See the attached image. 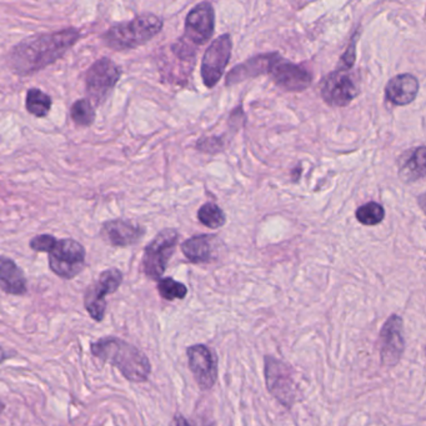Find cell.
<instances>
[{"label":"cell","mask_w":426,"mask_h":426,"mask_svg":"<svg viewBox=\"0 0 426 426\" xmlns=\"http://www.w3.org/2000/svg\"><path fill=\"white\" fill-rule=\"evenodd\" d=\"M77 29H66L51 34H40L18 44L11 50V66L20 75L33 74L53 64L77 43Z\"/></svg>","instance_id":"cell-1"},{"label":"cell","mask_w":426,"mask_h":426,"mask_svg":"<svg viewBox=\"0 0 426 426\" xmlns=\"http://www.w3.org/2000/svg\"><path fill=\"white\" fill-rule=\"evenodd\" d=\"M95 358L119 369L121 375L131 383H145L152 372V364L137 346L126 340L107 336L90 344Z\"/></svg>","instance_id":"cell-2"},{"label":"cell","mask_w":426,"mask_h":426,"mask_svg":"<svg viewBox=\"0 0 426 426\" xmlns=\"http://www.w3.org/2000/svg\"><path fill=\"white\" fill-rule=\"evenodd\" d=\"M163 29L160 18L153 14L140 16L130 22L121 23L103 35L104 43L114 50L134 49L157 37Z\"/></svg>","instance_id":"cell-3"},{"label":"cell","mask_w":426,"mask_h":426,"mask_svg":"<svg viewBox=\"0 0 426 426\" xmlns=\"http://www.w3.org/2000/svg\"><path fill=\"white\" fill-rule=\"evenodd\" d=\"M181 239V234L176 229L166 228L159 231L153 241L144 249L142 269L150 280L159 281L163 278L168 262L174 255L175 249Z\"/></svg>","instance_id":"cell-4"},{"label":"cell","mask_w":426,"mask_h":426,"mask_svg":"<svg viewBox=\"0 0 426 426\" xmlns=\"http://www.w3.org/2000/svg\"><path fill=\"white\" fill-rule=\"evenodd\" d=\"M48 254L50 270L59 278L74 279L85 267V248L74 239L56 241Z\"/></svg>","instance_id":"cell-5"},{"label":"cell","mask_w":426,"mask_h":426,"mask_svg":"<svg viewBox=\"0 0 426 426\" xmlns=\"http://www.w3.org/2000/svg\"><path fill=\"white\" fill-rule=\"evenodd\" d=\"M123 283V273L119 269L110 268L102 272L93 284L84 293V306L87 314L95 322H103L107 310L105 296L114 294Z\"/></svg>","instance_id":"cell-6"},{"label":"cell","mask_w":426,"mask_h":426,"mask_svg":"<svg viewBox=\"0 0 426 426\" xmlns=\"http://www.w3.org/2000/svg\"><path fill=\"white\" fill-rule=\"evenodd\" d=\"M265 382L269 393L280 404L290 409L296 400V384L293 377V369L284 361L273 356H265Z\"/></svg>","instance_id":"cell-7"},{"label":"cell","mask_w":426,"mask_h":426,"mask_svg":"<svg viewBox=\"0 0 426 426\" xmlns=\"http://www.w3.org/2000/svg\"><path fill=\"white\" fill-rule=\"evenodd\" d=\"M359 94V80L350 69H336L324 78L322 98L330 107H346Z\"/></svg>","instance_id":"cell-8"},{"label":"cell","mask_w":426,"mask_h":426,"mask_svg":"<svg viewBox=\"0 0 426 426\" xmlns=\"http://www.w3.org/2000/svg\"><path fill=\"white\" fill-rule=\"evenodd\" d=\"M121 77V68L108 58L99 59L89 68L85 75V87L94 104H100L108 97Z\"/></svg>","instance_id":"cell-9"},{"label":"cell","mask_w":426,"mask_h":426,"mask_svg":"<svg viewBox=\"0 0 426 426\" xmlns=\"http://www.w3.org/2000/svg\"><path fill=\"white\" fill-rule=\"evenodd\" d=\"M231 48L233 43L229 34L220 35L210 44L202 61V78L205 87H215L223 77L231 56Z\"/></svg>","instance_id":"cell-10"},{"label":"cell","mask_w":426,"mask_h":426,"mask_svg":"<svg viewBox=\"0 0 426 426\" xmlns=\"http://www.w3.org/2000/svg\"><path fill=\"white\" fill-rule=\"evenodd\" d=\"M189 369L194 375L197 387L202 390H210L218 379V358L212 348L195 344L186 349Z\"/></svg>","instance_id":"cell-11"},{"label":"cell","mask_w":426,"mask_h":426,"mask_svg":"<svg viewBox=\"0 0 426 426\" xmlns=\"http://www.w3.org/2000/svg\"><path fill=\"white\" fill-rule=\"evenodd\" d=\"M273 82L286 92H304L312 85V77L303 66L285 61L276 54L268 73Z\"/></svg>","instance_id":"cell-12"},{"label":"cell","mask_w":426,"mask_h":426,"mask_svg":"<svg viewBox=\"0 0 426 426\" xmlns=\"http://www.w3.org/2000/svg\"><path fill=\"white\" fill-rule=\"evenodd\" d=\"M405 349L403 336V319L393 314L384 324L380 331V358L384 366H395L399 363Z\"/></svg>","instance_id":"cell-13"},{"label":"cell","mask_w":426,"mask_h":426,"mask_svg":"<svg viewBox=\"0 0 426 426\" xmlns=\"http://www.w3.org/2000/svg\"><path fill=\"white\" fill-rule=\"evenodd\" d=\"M214 27L215 13L213 6L208 1H204L194 6L186 16L184 38L194 45H204L212 38Z\"/></svg>","instance_id":"cell-14"},{"label":"cell","mask_w":426,"mask_h":426,"mask_svg":"<svg viewBox=\"0 0 426 426\" xmlns=\"http://www.w3.org/2000/svg\"><path fill=\"white\" fill-rule=\"evenodd\" d=\"M145 228L126 219H113L105 221L100 229V238L109 245L126 248L142 241Z\"/></svg>","instance_id":"cell-15"},{"label":"cell","mask_w":426,"mask_h":426,"mask_svg":"<svg viewBox=\"0 0 426 426\" xmlns=\"http://www.w3.org/2000/svg\"><path fill=\"white\" fill-rule=\"evenodd\" d=\"M419 93V82L411 74H400L390 79L385 87V97L390 103L403 107L413 103Z\"/></svg>","instance_id":"cell-16"},{"label":"cell","mask_w":426,"mask_h":426,"mask_svg":"<svg viewBox=\"0 0 426 426\" xmlns=\"http://www.w3.org/2000/svg\"><path fill=\"white\" fill-rule=\"evenodd\" d=\"M217 235H194L186 239L181 245V252L193 264H207L213 262L215 257V241Z\"/></svg>","instance_id":"cell-17"},{"label":"cell","mask_w":426,"mask_h":426,"mask_svg":"<svg viewBox=\"0 0 426 426\" xmlns=\"http://www.w3.org/2000/svg\"><path fill=\"white\" fill-rule=\"evenodd\" d=\"M0 288L9 296H23L28 293L25 274L9 257L0 259Z\"/></svg>","instance_id":"cell-18"},{"label":"cell","mask_w":426,"mask_h":426,"mask_svg":"<svg viewBox=\"0 0 426 426\" xmlns=\"http://www.w3.org/2000/svg\"><path fill=\"white\" fill-rule=\"evenodd\" d=\"M278 53L272 54H262L254 56L252 59L246 61L241 66H235L226 77V85H233L235 83H241L249 78L257 77L262 74H268L270 66L273 64L274 59Z\"/></svg>","instance_id":"cell-19"},{"label":"cell","mask_w":426,"mask_h":426,"mask_svg":"<svg viewBox=\"0 0 426 426\" xmlns=\"http://www.w3.org/2000/svg\"><path fill=\"white\" fill-rule=\"evenodd\" d=\"M399 176L404 183H414L426 176V147L403 154L399 160Z\"/></svg>","instance_id":"cell-20"},{"label":"cell","mask_w":426,"mask_h":426,"mask_svg":"<svg viewBox=\"0 0 426 426\" xmlns=\"http://www.w3.org/2000/svg\"><path fill=\"white\" fill-rule=\"evenodd\" d=\"M51 98L48 94L44 93L40 89L32 87L27 93L25 107L30 114L37 118H44L49 114L51 109Z\"/></svg>","instance_id":"cell-21"},{"label":"cell","mask_w":426,"mask_h":426,"mask_svg":"<svg viewBox=\"0 0 426 426\" xmlns=\"http://www.w3.org/2000/svg\"><path fill=\"white\" fill-rule=\"evenodd\" d=\"M197 219L204 226L210 229H219L226 223V217L223 209L213 202L202 204L197 210Z\"/></svg>","instance_id":"cell-22"},{"label":"cell","mask_w":426,"mask_h":426,"mask_svg":"<svg viewBox=\"0 0 426 426\" xmlns=\"http://www.w3.org/2000/svg\"><path fill=\"white\" fill-rule=\"evenodd\" d=\"M157 289L160 296L168 301L181 300L188 296V288L185 285L173 278L160 279Z\"/></svg>","instance_id":"cell-23"},{"label":"cell","mask_w":426,"mask_h":426,"mask_svg":"<svg viewBox=\"0 0 426 426\" xmlns=\"http://www.w3.org/2000/svg\"><path fill=\"white\" fill-rule=\"evenodd\" d=\"M384 218H385V210L377 202H367V204L361 205L360 208L356 210V219L360 221L361 224L366 225V226L380 224Z\"/></svg>","instance_id":"cell-24"},{"label":"cell","mask_w":426,"mask_h":426,"mask_svg":"<svg viewBox=\"0 0 426 426\" xmlns=\"http://www.w3.org/2000/svg\"><path fill=\"white\" fill-rule=\"evenodd\" d=\"M71 119L79 126H90L95 119L93 104L87 99L77 100L71 110Z\"/></svg>","instance_id":"cell-25"},{"label":"cell","mask_w":426,"mask_h":426,"mask_svg":"<svg viewBox=\"0 0 426 426\" xmlns=\"http://www.w3.org/2000/svg\"><path fill=\"white\" fill-rule=\"evenodd\" d=\"M56 238L50 234H40L34 236L32 241H29V246L34 252H49L50 249L55 245Z\"/></svg>","instance_id":"cell-26"},{"label":"cell","mask_w":426,"mask_h":426,"mask_svg":"<svg viewBox=\"0 0 426 426\" xmlns=\"http://www.w3.org/2000/svg\"><path fill=\"white\" fill-rule=\"evenodd\" d=\"M224 148V142L221 138H204L197 140V149L202 153H218Z\"/></svg>","instance_id":"cell-27"},{"label":"cell","mask_w":426,"mask_h":426,"mask_svg":"<svg viewBox=\"0 0 426 426\" xmlns=\"http://www.w3.org/2000/svg\"><path fill=\"white\" fill-rule=\"evenodd\" d=\"M356 39L358 35H354V38L351 39V43L349 44L348 49L345 51L344 55L340 58L339 69H350L355 63V47Z\"/></svg>","instance_id":"cell-28"},{"label":"cell","mask_w":426,"mask_h":426,"mask_svg":"<svg viewBox=\"0 0 426 426\" xmlns=\"http://www.w3.org/2000/svg\"><path fill=\"white\" fill-rule=\"evenodd\" d=\"M419 204H420L421 209L426 213V194H422L419 197Z\"/></svg>","instance_id":"cell-29"}]
</instances>
